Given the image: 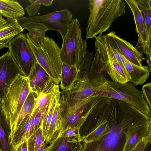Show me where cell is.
Segmentation results:
<instances>
[{"label": "cell", "instance_id": "21", "mask_svg": "<svg viewBox=\"0 0 151 151\" xmlns=\"http://www.w3.org/2000/svg\"><path fill=\"white\" fill-rule=\"evenodd\" d=\"M125 67L131 77V79L129 82L135 86L144 84L150 76L151 71L148 66H137L126 60Z\"/></svg>", "mask_w": 151, "mask_h": 151}, {"label": "cell", "instance_id": "39", "mask_svg": "<svg viewBox=\"0 0 151 151\" xmlns=\"http://www.w3.org/2000/svg\"><path fill=\"white\" fill-rule=\"evenodd\" d=\"M0 122L2 127L6 129H9V128L6 121L5 117L3 112L0 103Z\"/></svg>", "mask_w": 151, "mask_h": 151}, {"label": "cell", "instance_id": "7", "mask_svg": "<svg viewBox=\"0 0 151 151\" xmlns=\"http://www.w3.org/2000/svg\"><path fill=\"white\" fill-rule=\"evenodd\" d=\"M93 98L90 96L71 105L60 102V115L57 134L71 128H81L92 109Z\"/></svg>", "mask_w": 151, "mask_h": 151}, {"label": "cell", "instance_id": "38", "mask_svg": "<svg viewBox=\"0 0 151 151\" xmlns=\"http://www.w3.org/2000/svg\"><path fill=\"white\" fill-rule=\"evenodd\" d=\"M0 142L1 149L3 151H10L6 140V134L0 122Z\"/></svg>", "mask_w": 151, "mask_h": 151}, {"label": "cell", "instance_id": "30", "mask_svg": "<svg viewBox=\"0 0 151 151\" xmlns=\"http://www.w3.org/2000/svg\"><path fill=\"white\" fill-rule=\"evenodd\" d=\"M60 98L57 100L46 142H50L58 132L60 115Z\"/></svg>", "mask_w": 151, "mask_h": 151}, {"label": "cell", "instance_id": "45", "mask_svg": "<svg viewBox=\"0 0 151 151\" xmlns=\"http://www.w3.org/2000/svg\"><path fill=\"white\" fill-rule=\"evenodd\" d=\"M75 151H77V150H75Z\"/></svg>", "mask_w": 151, "mask_h": 151}, {"label": "cell", "instance_id": "37", "mask_svg": "<svg viewBox=\"0 0 151 151\" xmlns=\"http://www.w3.org/2000/svg\"><path fill=\"white\" fill-rule=\"evenodd\" d=\"M151 142V136L143 139L130 151H145L146 147Z\"/></svg>", "mask_w": 151, "mask_h": 151}, {"label": "cell", "instance_id": "32", "mask_svg": "<svg viewBox=\"0 0 151 151\" xmlns=\"http://www.w3.org/2000/svg\"><path fill=\"white\" fill-rule=\"evenodd\" d=\"M53 0H28L29 4L25 7V9L29 16L36 14L39 12L40 6L43 5L49 6L52 3Z\"/></svg>", "mask_w": 151, "mask_h": 151}, {"label": "cell", "instance_id": "23", "mask_svg": "<svg viewBox=\"0 0 151 151\" xmlns=\"http://www.w3.org/2000/svg\"><path fill=\"white\" fill-rule=\"evenodd\" d=\"M0 13L7 18L18 19L23 17L25 11L16 1L0 0Z\"/></svg>", "mask_w": 151, "mask_h": 151}, {"label": "cell", "instance_id": "11", "mask_svg": "<svg viewBox=\"0 0 151 151\" xmlns=\"http://www.w3.org/2000/svg\"><path fill=\"white\" fill-rule=\"evenodd\" d=\"M19 75L22 72L9 51L0 56V103Z\"/></svg>", "mask_w": 151, "mask_h": 151}, {"label": "cell", "instance_id": "13", "mask_svg": "<svg viewBox=\"0 0 151 151\" xmlns=\"http://www.w3.org/2000/svg\"><path fill=\"white\" fill-rule=\"evenodd\" d=\"M95 38V50L97 51L102 59L105 61L109 60L116 61L129 75L125 67L126 60L115 47L110 38L106 34H100Z\"/></svg>", "mask_w": 151, "mask_h": 151}, {"label": "cell", "instance_id": "14", "mask_svg": "<svg viewBox=\"0 0 151 151\" xmlns=\"http://www.w3.org/2000/svg\"><path fill=\"white\" fill-rule=\"evenodd\" d=\"M106 35L126 60L137 65L143 66L142 61L145 58L143 57L142 53L139 52L129 42L117 35L115 32L111 31Z\"/></svg>", "mask_w": 151, "mask_h": 151}, {"label": "cell", "instance_id": "4", "mask_svg": "<svg viewBox=\"0 0 151 151\" xmlns=\"http://www.w3.org/2000/svg\"><path fill=\"white\" fill-rule=\"evenodd\" d=\"M28 78L19 75L12 83L0 102L3 112L11 131L31 91Z\"/></svg>", "mask_w": 151, "mask_h": 151}, {"label": "cell", "instance_id": "9", "mask_svg": "<svg viewBox=\"0 0 151 151\" xmlns=\"http://www.w3.org/2000/svg\"><path fill=\"white\" fill-rule=\"evenodd\" d=\"M17 19L18 21L22 22L42 24L47 27L48 30L58 32L63 39L73 19L71 13L68 9H65L42 16L23 17Z\"/></svg>", "mask_w": 151, "mask_h": 151}, {"label": "cell", "instance_id": "10", "mask_svg": "<svg viewBox=\"0 0 151 151\" xmlns=\"http://www.w3.org/2000/svg\"><path fill=\"white\" fill-rule=\"evenodd\" d=\"M133 14L138 40L135 48L146 55L148 66L151 70V48L150 39L146 26L135 0H125Z\"/></svg>", "mask_w": 151, "mask_h": 151}, {"label": "cell", "instance_id": "25", "mask_svg": "<svg viewBox=\"0 0 151 151\" xmlns=\"http://www.w3.org/2000/svg\"><path fill=\"white\" fill-rule=\"evenodd\" d=\"M78 77L76 66L63 63L60 79V89L63 90L70 87L77 81Z\"/></svg>", "mask_w": 151, "mask_h": 151}, {"label": "cell", "instance_id": "12", "mask_svg": "<svg viewBox=\"0 0 151 151\" xmlns=\"http://www.w3.org/2000/svg\"><path fill=\"white\" fill-rule=\"evenodd\" d=\"M95 89L88 77L77 81L69 88L60 91V102L69 105L75 104L92 95Z\"/></svg>", "mask_w": 151, "mask_h": 151}, {"label": "cell", "instance_id": "42", "mask_svg": "<svg viewBox=\"0 0 151 151\" xmlns=\"http://www.w3.org/2000/svg\"><path fill=\"white\" fill-rule=\"evenodd\" d=\"M6 22V19H4L2 15L0 13V27L5 24Z\"/></svg>", "mask_w": 151, "mask_h": 151}, {"label": "cell", "instance_id": "19", "mask_svg": "<svg viewBox=\"0 0 151 151\" xmlns=\"http://www.w3.org/2000/svg\"><path fill=\"white\" fill-rule=\"evenodd\" d=\"M18 22L23 29L28 31L29 33L26 34V36L34 45L37 47H41L45 40V32L48 30L47 27L40 23Z\"/></svg>", "mask_w": 151, "mask_h": 151}, {"label": "cell", "instance_id": "16", "mask_svg": "<svg viewBox=\"0 0 151 151\" xmlns=\"http://www.w3.org/2000/svg\"><path fill=\"white\" fill-rule=\"evenodd\" d=\"M31 91L39 95L51 80L50 76L37 62L28 77Z\"/></svg>", "mask_w": 151, "mask_h": 151}, {"label": "cell", "instance_id": "18", "mask_svg": "<svg viewBox=\"0 0 151 151\" xmlns=\"http://www.w3.org/2000/svg\"><path fill=\"white\" fill-rule=\"evenodd\" d=\"M6 20V23L0 27V50L8 47L11 40L24 30L17 18H7Z\"/></svg>", "mask_w": 151, "mask_h": 151}, {"label": "cell", "instance_id": "34", "mask_svg": "<svg viewBox=\"0 0 151 151\" xmlns=\"http://www.w3.org/2000/svg\"><path fill=\"white\" fill-rule=\"evenodd\" d=\"M48 108V107L43 109H39L37 108L35 105L32 111L31 119V135L35 130L39 126Z\"/></svg>", "mask_w": 151, "mask_h": 151}, {"label": "cell", "instance_id": "36", "mask_svg": "<svg viewBox=\"0 0 151 151\" xmlns=\"http://www.w3.org/2000/svg\"><path fill=\"white\" fill-rule=\"evenodd\" d=\"M143 96L151 109V83L150 82L144 85L142 87V91Z\"/></svg>", "mask_w": 151, "mask_h": 151}, {"label": "cell", "instance_id": "6", "mask_svg": "<svg viewBox=\"0 0 151 151\" xmlns=\"http://www.w3.org/2000/svg\"><path fill=\"white\" fill-rule=\"evenodd\" d=\"M30 47L38 63L56 84L60 82L63 62L60 55V48L52 38L45 37L42 46H35L26 36Z\"/></svg>", "mask_w": 151, "mask_h": 151}, {"label": "cell", "instance_id": "22", "mask_svg": "<svg viewBox=\"0 0 151 151\" xmlns=\"http://www.w3.org/2000/svg\"><path fill=\"white\" fill-rule=\"evenodd\" d=\"M60 97L59 86L55 84L54 90L51 98L47 110L44 115L40 125L42 128L43 137L46 141L55 104Z\"/></svg>", "mask_w": 151, "mask_h": 151}, {"label": "cell", "instance_id": "43", "mask_svg": "<svg viewBox=\"0 0 151 151\" xmlns=\"http://www.w3.org/2000/svg\"><path fill=\"white\" fill-rule=\"evenodd\" d=\"M0 151H3L0 148Z\"/></svg>", "mask_w": 151, "mask_h": 151}, {"label": "cell", "instance_id": "40", "mask_svg": "<svg viewBox=\"0 0 151 151\" xmlns=\"http://www.w3.org/2000/svg\"><path fill=\"white\" fill-rule=\"evenodd\" d=\"M27 141L21 145L16 149L11 151H27Z\"/></svg>", "mask_w": 151, "mask_h": 151}, {"label": "cell", "instance_id": "33", "mask_svg": "<svg viewBox=\"0 0 151 151\" xmlns=\"http://www.w3.org/2000/svg\"><path fill=\"white\" fill-rule=\"evenodd\" d=\"M94 56L93 52H87L85 60L80 66L77 68L78 77L77 81L88 77V73L93 61L92 59Z\"/></svg>", "mask_w": 151, "mask_h": 151}, {"label": "cell", "instance_id": "15", "mask_svg": "<svg viewBox=\"0 0 151 151\" xmlns=\"http://www.w3.org/2000/svg\"><path fill=\"white\" fill-rule=\"evenodd\" d=\"M95 53L88 74L91 85L95 88L104 83L108 79L107 67L106 62L101 58L98 52Z\"/></svg>", "mask_w": 151, "mask_h": 151}, {"label": "cell", "instance_id": "44", "mask_svg": "<svg viewBox=\"0 0 151 151\" xmlns=\"http://www.w3.org/2000/svg\"><path fill=\"white\" fill-rule=\"evenodd\" d=\"M147 151H151V148L149 149V150H148Z\"/></svg>", "mask_w": 151, "mask_h": 151}, {"label": "cell", "instance_id": "27", "mask_svg": "<svg viewBox=\"0 0 151 151\" xmlns=\"http://www.w3.org/2000/svg\"><path fill=\"white\" fill-rule=\"evenodd\" d=\"M105 62L107 67L108 74L112 81L122 84L129 82L130 76L124 71L117 62L113 60Z\"/></svg>", "mask_w": 151, "mask_h": 151}, {"label": "cell", "instance_id": "1", "mask_svg": "<svg viewBox=\"0 0 151 151\" xmlns=\"http://www.w3.org/2000/svg\"><path fill=\"white\" fill-rule=\"evenodd\" d=\"M99 99L107 128L98 139L83 144V151H124L133 130L151 122V118L126 102L102 96Z\"/></svg>", "mask_w": 151, "mask_h": 151}, {"label": "cell", "instance_id": "29", "mask_svg": "<svg viewBox=\"0 0 151 151\" xmlns=\"http://www.w3.org/2000/svg\"><path fill=\"white\" fill-rule=\"evenodd\" d=\"M146 26L150 39L151 36V0H135Z\"/></svg>", "mask_w": 151, "mask_h": 151}, {"label": "cell", "instance_id": "3", "mask_svg": "<svg viewBox=\"0 0 151 151\" xmlns=\"http://www.w3.org/2000/svg\"><path fill=\"white\" fill-rule=\"evenodd\" d=\"M91 96L111 98L126 102L151 118L150 109L142 91L129 82L122 84L107 79L95 88Z\"/></svg>", "mask_w": 151, "mask_h": 151}, {"label": "cell", "instance_id": "31", "mask_svg": "<svg viewBox=\"0 0 151 151\" xmlns=\"http://www.w3.org/2000/svg\"><path fill=\"white\" fill-rule=\"evenodd\" d=\"M42 131L39 125L30 135L27 141V151H37L41 147L43 141Z\"/></svg>", "mask_w": 151, "mask_h": 151}, {"label": "cell", "instance_id": "2", "mask_svg": "<svg viewBox=\"0 0 151 151\" xmlns=\"http://www.w3.org/2000/svg\"><path fill=\"white\" fill-rule=\"evenodd\" d=\"M125 7L122 0H89L87 39L96 38L108 30L114 21L125 13Z\"/></svg>", "mask_w": 151, "mask_h": 151}, {"label": "cell", "instance_id": "26", "mask_svg": "<svg viewBox=\"0 0 151 151\" xmlns=\"http://www.w3.org/2000/svg\"><path fill=\"white\" fill-rule=\"evenodd\" d=\"M38 95L30 91L29 93L18 116L12 130L10 131L8 141L12 137L14 131L19 126L24 119L33 110L36 103Z\"/></svg>", "mask_w": 151, "mask_h": 151}, {"label": "cell", "instance_id": "24", "mask_svg": "<svg viewBox=\"0 0 151 151\" xmlns=\"http://www.w3.org/2000/svg\"><path fill=\"white\" fill-rule=\"evenodd\" d=\"M151 136V122L137 127L127 141L124 151H130L143 139Z\"/></svg>", "mask_w": 151, "mask_h": 151}, {"label": "cell", "instance_id": "41", "mask_svg": "<svg viewBox=\"0 0 151 151\" xmlns=\"http://www.w3.org/2000/svg\"><path fill=\"white\" fill-rule=\"evenodd\" d=\"M47 143L45 140H44L40 148L37 151H44L45 148L46 147V145Z\"/></svg>", "mask_w": 151, "mask_h": 151}, {"label": "cell", "instance_id": "28", "mask_svg": "<svg viewBox=\"0 0 151 151\" xmlns=\"http://www.w3.org/2000/svg\"><path fill=\"white\" fill-rule=\"evenodd\" d=\"M55 84L50 81L40 94L38 96L35 106L39 109L48 107L53 93Z\"/></svg>", "mask_w": 151, "mask_h": 151}, {"label": "cell", "instance_id": "8", "mask_svg": "<svg viewBox=\"0 0 151 151\" xmlns=\"http://www.w3.org/2000/svg\"><path fill=\"white\" fill-rule=\"evenodd\" d=\"M8 51L20 68L24 76L28 77L38 62L26 35L21 33L14 38L9 45Z\"/></svg>", "mask_w": 151, "mask_h": 151}, {"label": "cell", "instance_id": "20", "mask_svg": "<svg viewBox=\"0 0 151 151\" xmlns=\"http://www.w3.org/2000/svg\"><path fill=\"white\" fill-rule=\"evenodd\" d=\"M81 142L75 137H63L56 135L44 151H75L77 147L74 146Z\"/></svg>", "mask_w": 151, "mask_h": 151}, {"label": "cell", "instance_id": "5", "mask_svg": "<svg viewBox=\"0 0 151 151\" xmlns=\"http://www.w3.org/2000/svg\"><path fill=\"white\" fill-rule=\"evenodd\" d=\"M81 35V28L78 20L73 19L63 39L60 50L63 63L76 65L78 68L84 61L87 51V39H83Z\"/></svg>", "mask_w": 151, "mask_h": 151}, {"label": "cell", "instance_id": "35", "mask_svg": "<svg viewBox=\"0 0 151 151\" xmlns=\"http://www.w3.org/2000/svg\"><path fill=\"white\" fill-rule=\"evenodd\" d=\"M80 128L78 127L71 128L64 131L60 134H56V135L58 137H75L82 142L81 137L80 133Z\"/></svg>", "mask_w": 151, "mask_h": 151}, {"label": "cell", "instance_id": "17", "mask_svg": "<svg viewBox=\"0 0 151 151\" xmlns=\"http://www.w3.org/2000/svg\"><path fill=\"white\" fill-rule=\"evenodd\" d=\"M32 111L24 119L8 141L11 148L10 151L16 149L27 141L31 135V119Z\"/></svg>", "mask_w": 151, "mask_h": 151}]
</instances>
